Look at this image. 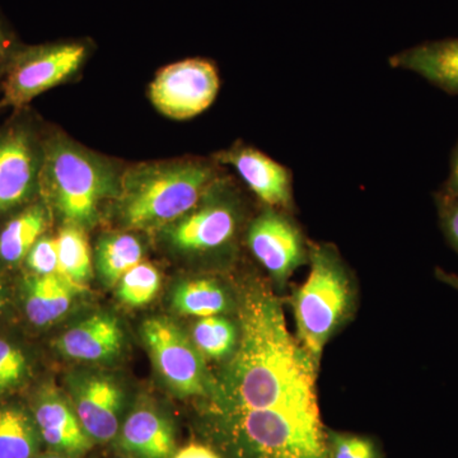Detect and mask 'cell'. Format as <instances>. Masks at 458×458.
I'll use <instances>...</instances> for the list:
<instances>
[{
    "instance_id": "obj_22",
    "label": "cell",
    "mask_w": 458,
    "mask_h": 458,
    "mask_svg": "<svg viewBox=\"0 0 458 458\" xmlns=\"http://www.w3.org/2000/svg\"><path fill=\"white\" fill-rule=\"evenodd\" d=\"M191 340L207 360H228L236 351L240 327L237 321L223 315L208 316L198 319Z\"/></svg>"
},
{
    "instance_id": "obj_10",
    "label": "cell",
    "mask_w": 458,
    "mask_h": 458,
    "mask_svg": "<svg viewBox=\"0 0 458 458\" xmlns=\"http://www.w3.org/2000/svg\"><path fill=\"white\" fill-rule=\"evenodd\" d=\"M221 89L218 71L207 59L181 60L165 66L150 84V101L159 113L188 120L212 106Z\"/></svg>"
},
{
    "instance_id": "obj_18",
    "label": "cell",
    "mask_w": 458,
    "mask_h": 458,
    "mask_svg": "<svg viewBox=\"0 0 458 458\" xmlns=\"http://www.w3.org/2000/svg\"><path fill=\"white\" fill-rule=\"evenodd\" d=\"M50 223V210L44 201H35L9 216L0 229V261L14 267L22 264L32 246L45 233Z\"/></svg>"
},
{
    "instance_id": "obj_17",
    "label": "cell",
    "mask_w": 458,
    "mask_h": 458,
    "mask_svg": "<svg viewBox=\"0 0 458 458\" xmlns=\"http://www.w3.org/2000/svg\"><path fill=\"white\" fill-rule=\"evenodd\" d=\"M81 286L62 276H30L23 289V310L36 327H47L64 318Z\"/></svg>"
},
{
    "instance_id": "obj_8",
    "label": "cell",
    "mask_w": 458,
    "mask_h": 458,
    "mask_svg": "<svg viewBox=\"0 0 458 458\" xmlns=\"http://www.w3.org/2000/svg\"><path fill=\"white\" fill-rule=\"evenodd\" d=\"M141 336L157 372L181 397L205 399L214 377L192 340L170 318H153L141 325Z\"/></svg>"
},
{
    "instance_id": "obj_9",
    "label": "cell",
    "mask_w": 458,
    "mask_h": 458,
    "mask_svg": "<svg viewBox=\"0 0 458 458\" xmlns=\"http://www.w3.org/2000/svg\"><path fill=\"white\" fill-rule=\"evenodd\" d=\"M291 212L264 205L246 229V243L278 288L295 270L309 264L310 246Z\"/></svg>"
},
{
    "instance_id": "obj_28",
    "label": "cell",
    "mask_w": 458,
    "mask_h": 458,
    "mask_svg": "<svg viewBox=\"0 0 458 458\" xmlns=\"http://www.w3.org/2000/svg\"><path fill=\"white\" fill-rule=\"evenodd\" d=\"M434 204L441 227L448 245L458 255V199L448 197L442 191L434 192Z\"/></svg>"
},
{
    "instance_id": "obj_19",
    "label": "cell",
    "mask_w": 458,
    "mask_h": 458,
    "mask_svg": "<svg viewBox=\"0 0 458 458\" xmlns=\"http://www.w3.org/2000/svg\"><path fill=\"white\" fill-rule=\"evenodd\" d=\"M42 445L31 410L17 403L0 406V458H32Z\"/></svg>"
},
{
    "instance_id": "obj_26",
    "label": "cell",
    "mask_w": 458,
    "mask_h": 458,
    "mask_svg": "<svg viewBox=\"0 0 458 458\" xmlns=\"http://www.w3.org/2000/svg\"><path fill=\"white\" fill-rule=\"evenodd\" d=\"M330 458H379L373 441L357 434L327 430Z\"/></svg>"
},
{
    "instance_id": "obj_25",
    "label": "cell",
    "mask_w": 458,
    "mask_h": 458,
    "mask_svg": "<svg viewBox=\"0 0 458 458\" xmlns=\"http://www.w3.org/2000/svg\"><path fill=\"white\" fill-rule=\"evenodd\" d=\"M30 370L25 352L17 344L0 337V397L25 385Z\"/></svg>"
},
{
    "instance_id": "obj_31",
    "label": "cell",
    "mask_w": 458,
    "mask_h": 458,
    "mask_svg": "<svg viewBox=\"0 0 458 458\" xmlns=\"http://www.w3.org/2000/svg\"><path fill=\"white\" fill-rule=\"evenodd\" d=\"M439 191L448 195V197L458 199V140L454 150H452L447 179H445Z\"/></svg>"
},
{
    "instance_id": "obj_13",
    "label": "cell",
    "mask_w": 458,
    "mask_h": 458,
    "mask_svg": "<svg viewBox=\"0 0 458 458\" xmlns=\"http://www.w3.org/2000/svg\"><path fill=\"white\" fill-rule=\"evenodd\" d=\"M30 410L47 450L82 458L95 445L84 432L71 400L55 386H42Z\"/></svg>"
},
{
    "instance_id": "obj_4",
    "label": "cell",
    "mask_w": 458,
    "mask_h": 458,
    "mask_svg": "<svg viewBox=\"0 0 458 458\" xmlns=\"http://www.w3.org/2000/svg\"><path fill=\"white\" fill-rule=\"evenodd\" d=\"M309 278L292 294L298 343L319 369L331 337L348 322L357 306L351 270L333 243L310 246Z\"/></svg>"
},
{
    "instance_id": "obj_34",
    "label": "cell",
    "mask_w": 458,
    "mask_h": 458,
    "mask_svg": "<svg viewBox=\"0 0 458 458\" xmlns=\"http://www.w3.org/2000/svg\"><path fill=\"white\" fill-rule=\"evenodd\" d=\"M123 458H135V457H131V456H125V457H123Z\"/></svg>"
},
{
    "instance_id": "obj_24",
    "label": "cell",
    "mask_w": 458,
    "mask_h": 458,
    "mask_svg": "<svg viewBox=\"0 0 458 458\" xmlns=\"http://www.w3.org/2000/svg\"><path fill=\"white\" fill-rule=\"evenodd\" d=\"M161 274L150 262L140 261L129 270L117 284L116 294L123 303L143 307L158 293Z\"/></svg>"
},
{
    "instance_id": "obj_23",
    "label": "cell",
    "mask_w": 458,
    "mask_h": 458,
    "mask_svg": "<svg viewBox=\"0 0 458 458\" xmlns=\"http://www.w3.org/2000/svg\"><path fill=\"white\" fill-rule=\"evenodd\" d=\"M60 276L81 286L92 274V261L86 231L75 225H64L56 236Z\"/></svg>"
},
{
    "instance_id": "obj_21",
    "label": "cell",
    "mask_w": 458,
    "mask_h": 458,
    "mask_svg": "<svg viewBox=\"0 0 458 458\" xmlns=\"http://www.w3.org/2000/svg\"><path fill=\"white\" fill-rule=\"evenodd\" d=\"M144 250L137 237L129 233L106 234L96 249V267L102 282L116 286L123 276L143 261Z\"/></svg>"
},
{
    "instance_id": "obj_3",
    "label": "cell",
    "mask_w": 458,
    "mask_h": 458,
    "mask_svg": "<svg viewBox=\"0 0 458 458\" xmlns=\"http://www.w3.org/2000/svg\"><path fill=\"white\" fill-rule=\"evenodd\" d=\"M122 177L110 162L63 135L45 138L40 195L65 225L89 228L99 205L119 194Z\"/></svg>"
},
{
    "instance_id": "obj_7",
    "label": "cell",
    "mask_w": 458,
    "mask_h": 458,
    "mask_svg": "<svg viewBox=\"0 0 458 458\" xmlns=\"http://www.w3.org/2000/svg\"><path fill=\"white\" fill-rule=\"evenodd\" d=\"M45 138L27 114L0 128V218L11 216L40 195Z\"/></svg>"
},
{
    "instance_id": "obj_32",
    "label": "cell",
    "mask_w": 458,
    "mask_h": 458,
    "mask_svg": "<svg viewBox=\"0 0 458 458\" xmlns=\"http://www.w3.org/2000/svg\"><path fill=\"white\" fill-rule=\"evenodd\" d=\"M436 276L437 279L441 280L445 284L450 285L452 288L458 291V274L450 273V271H445L441 269V267H437Z\"/></svg>"
},
{
    "instance_id": "obj_12",
    "label": "cell",
    "mask_w": 458,
    "mask_h": 458,
    "mask_svg": "<svg viewBox=\"0 0 458 458\" xmlns=\"http://www.w3.org/2000/svg\"><path fill=\"white\" fill-rule=\"evenodd\" d=\"M214 161L231 165L262 204L293 213V174L286 165L243 143L216 153Z\"/></svg>"
},
{
    "instance_id": "obj_2",
    "label": "cell",
    "mask_w": 458,
    "mask_h": 458,
    "mask_svg": "<svg viewBox=\"0 0 458 458\" xmlns=\"http://www.w3.org/2000/svg\"><path fill=\"white\" fill-rule=\"evenodd\" d=\"M216 161L186 159L140 165L122 177L119 216L123 227L156 231L182 218L221 177Z\"/></svg>"
},
{
    "instance_id": "obj_5",
    "label": "cell",
    "mask_w": 458,
    "mask_h": 458,
    "mask_svg": "<svg viewBox=\"0 0 458 458\" xmlns=\"http://www.w3.org/2000/svg\"><path fill=\"white\" fill-rule=\"evenodd\" d=\"M243 214L236 186L221 176L188 214L167 227V237L174 249L186 254L225 252L236 242Z\"/></svg>"
},
{
    "instance_id": "obj_14",
    "label": "cell",
    "mask_w": 458,
    "mask_h": 458,
    "mask_svg": "<svg viewBox=\"0 0 458 458\" xmlns=\"http://www.w3.org/2000/svg\"><path fill=\"white\" fill-rule=\"evenodd\" d=\"M114 441L123 456L172 458L176 452V436L170 419L146 403H140L126 415Z\"/></svg>"
},
{
    "instance_id": "obj_29",
    "label": "cell",
    "mask_w": 458,
    "mask_h": 458,
    "mask_svg": "<svg viewBox=\"0 0 458 458\" xmlns=\"http://www.w3.org/2000/svg\"><path fill=\"white\" fill-rule=\"evenodd\" d=\"M22 44L18 42L16 35L12 31L11 27L0 17V78L4 77L12 57L20 49Z\"/></svg>"
},
{
    "instance_id": "obj_20",
    "label": "cell",
    "mask_w": 458,
    "mask_h": 458,
    "mask_svg": "<svg viewBox=\"0 0 458 458\" xmlns=\"http://www.w3.org/2000/svg\"><path fill=\"white\" fill-rule=\"evenodd\" d=\"M233 303L227 289L212 278L185 280L174 288L172 307L181 316L208 318L225 315Z\"/></svg>"
},
{
    "instance_id": "obj_33",
    "label": "cell",
    "mask_w": 458,
    "mask_h": 458,
    "mask_svg": "<svg viewBox=\"0 0 458 458\" xmlns=\"http://www.w3.org/2000/svg\"><path fill=\"white\" fill-rule=\"evenodd\" d=\"M4 307V294H3L2 285H0V311Z\"/></svg>"
},
{
    "instance_id": "obj_15",
    "label": "cell",
    "mask_w": 458,
    "mask_h": 458,
    "mask_svg": "<svg viewBox=\"0 0 458 458\" xmlns=\"http://www.w3.org/2000/svg\"><path fill=\"white\" fill-rule=\"evenodd\" d=\"M391 68L410 72L451 96H458V38L421 42L388 57Z\"/></svg>"
},
{
    "instance_id": "obj_27",
    "label": "cell",
    "mask_w": 458,
    "mask_h": 458,
    "mask_svg": "<svg viewBox=\"0 0 458 458\" xmlns=\"http://www.w3.org/2000/svg\"><path fill=\"white\" fill-rule=\"evenodd\" d=\"M23 264L30 276H60L56 237L44 234L30 250Z\"/></svg>"
},
{
    "instance_id": "obj_16",
    "label": "cell",
    "mask_w": 458,
    "mask_h": 458,
    "mask_svg": "<svg viewBox=\"0 0 458 458\" xmlns=\"http://www.w3.org/2000/svg\"><path fill=\"white\" fill-rule=\"evenodd\" d=\"M125 335L116 318L96 313L57 337L55 348L68 360L110 361L122 352Z\"/></svg>"
},
{
    "instance_id": "obj_11",
    "label": "cell",
    "mask_w": 458,
    "mask_h": 458,
    "mask_svg": "<svg viewBox=\"0 0 458 458\" xmlns=\"http://www.w3.org/2000/svg\"><path fill=\"white\" fill-rule=\"evenodd\" d=\"M68 388L75 414L93 443L114 441L126 405L122 384L105 373L78 372L68 377Z\"/></svg>"
},
{
    "instance_id": "obj_30",
    "label": "cell",
    "mask_w": 458,
    "mask_h": 458,
    "mask_svg": "<svg viewBox=\"0 0 458 458\" xmlns=\"http://www.w3.org/2000/svg\"><path fill=\"white\" fill-rule=\"evenodd\" d=\"M172 458H222V456L209 445L191 442L174 452Z\"/></svg>"
},
{
    "instance_id": "obj_6",
    "label": "cell",
    "mask_w": 458,
    "mask_h": 458,
    "mask_svg": "<svg viewBox=\"0 0 458 458\" xmlns=\"http://www.w3.org/2000/svg\"><path fill=\"white\" fill-rule=\"evenodd\" d=\"M89 53V44L83 40L21 45L3 77L0 107L22 110L33 98L77 73Z\"/></svg>"
},
{
    "instance_id": "obj_1",
    "label": "cell",
    "mask_w": 458,
    "mask_h": 458,
    "mask_svg": "<svg viewBox=\"0 0 458 458\" xmlns=\"http://www.w3.org/2000/svg\"><path fill=\"white\" fill-rule=\"evenodd\" d=\"M240 340L200 420L222 458H330L321 421L318 369L286 327L283 302L260 279L237 295Z\"/></svg>"
}]
</instances>
